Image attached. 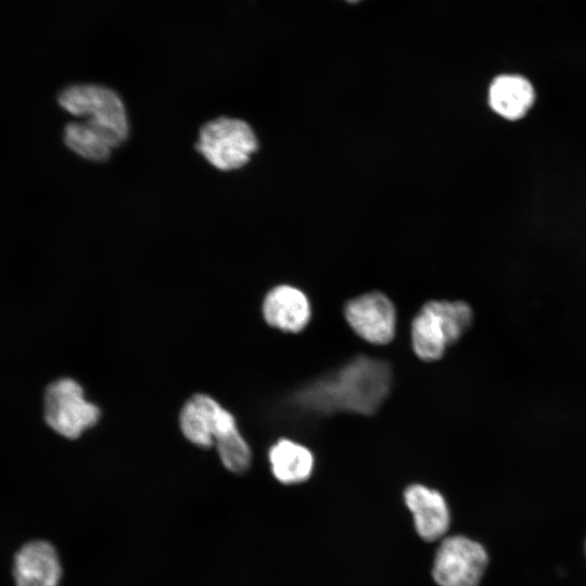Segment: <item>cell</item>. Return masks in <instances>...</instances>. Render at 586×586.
I'll use <instances>...</instances> for the list:
<instances>
[{
  "label": "cell",
  "mask_w": 586,
  "mask_h": 586,
  "mask_svg": "<svg viewBox=\"0 0 586 586\" xmlns=\"http://www.w3.org/2000/svg\"><path fill=\"white\" fill-rule=\"evenodd\" d=\"M273 476L283 484H298L309 479L314 455L306 446L286 438L279 440L268 453Z\"/></svg>",
  "instance_id": "13"
},
{
  "label": "cell",
  "mask_w": 586,
  "mask_h": 586,
  "mask_svg": "<svg viewBox=\"0 0 586 586\" xmlns=\"http://www.w3.org/2000/svg\"><path fill=\"white\" fill-rule=\"evenodd\" d=\"M196 150L216 168L232 170L244 166L258 142L250 125L241 119L219 117L205 124Z\"/></svg>",
  "instance_id": "4"
},
{
  "label": "cell",
  "mask_w": 586,
  "mask_h": 586,
  "mask_svg": "<svg viewBox=\"0 0 586 586\" xmlns=\"http://www.w3.org/2000/svg\"><path fill=\"white\" fill-rule=\"evenodd\" d=\"M346 1H348V2H357L359 0H346Z\"/></svg>",
  "instance_id": "15"
},
{
  "label": "cell",
  "mask_w": 586,
  "mask_h": 586,
  "mask_svg": "<svg viewBox=\"0 0 586 586\" xmlns=\"http://www.w3.org/2000/svg\"><path fill=\"white\" fill-rule=\"evenodd\" d=\"M100 418V409L84 396L80 384L63 378L49 384L44 392V420L66 438H77Z\"/></svg>",
  "instance_id": "5"
},
{
  "label": "cell",
  "mask_w": 586,
  "mask_h": 586,
  "mask_svg": "<svg viewBox=\"0 0 586 586\" xmlns=\"http://www.w3.org/2000/svg\"><path fill=\"white\" fill-rule=\"evenodd\" d=\"M532 84L520 75L506 74L496 77L488 90L491 109L507 119L524 116L534 103Z\"/></svg>",
  "instance_id": "12"
},
{
  "label": "cell",
  "mask_w": 586,
  "mask_h": 586,
  "mask_svg": "<svg viewBox=\"0 0 586 586\" xmlns=\"http://www.w3.org/2000/svg\"><path fill=\"white\" fill-rule=\"evenodd\" d=\"M404 498L412 513L416 531L422 539L435 542L446 534L450 514L440 492L422 484H412L405 489Z\"/></svg>",
  "instance_id": "10"
},
{
  "label": "cell",
  "mask_w": 586,
  "mask_h": 586,
  "mask_svg": "<svg viewBox=\"0 0 586 586\" xmlns=\"http://www.w3.org/2000/svg\"><path fill=\"white\" fill-rule=\"evenodd\" d=\"M59 103L72 115L85 117L117 145L126 140L128 122L125 106L113 90L98 85L71 86L61 92Z\"/></svg>",
  "instance_id": "3"
},
{
  "label": "cell",
  "mask_w": 586,
  "mask_h": 586,
  "mask_svg": "<svg viewBox=\"0 0 586 586\" xmlns=\"http://www.w3.org/2000/svg\"><path fill=\"white\" fill-rule=\"evenodd\" d=\"M183 435L201 447L226 448L242 438L233 416L215 399L204 394L192 396L179 417Z\"/></svg>",
  "instance_id": "6"
},
{
  "label": "cell",
  "mask_w": 586,
  "mask_h": 586,
  "mask_svg": "<svg viewBox=\"0 0 586 586\" xmlns=\"http://www.w3.org/2000/svg\"><path fill=\"white\" fill-rule=\"evenodd\" d=\"M344 317L352 330L368 343L384 345L396 332V309L383 293L374 291L349 300Z\"/></svg>",
  "instance_id": "8"
},
{
  "label": "cell",
  "mask_w": 586,
  "mask_h": 586,
  "mask_svg": "<svg viewBox=\"0 0 586 586\" xmlns=\"http://www.w3.org/2000/svg\"><path fill=\"white\" fill-rule=\"evenodd\" d=\"M392 382L387 362L357 356L339 370L326 374L301 390L298 404L308 412H374L388 394Z\"/></svg>",
  "instance_id": "1"
},
{
  "label": "cell",
  "mask_w": 586,
  "mask_h": 586,
  "mask_svg": "<svg viewBox=\"0 0 586 586\" xmlns=\"http://www.w3.org/2000/svg\"><path fill=\"white\" fill-rule=\"evenodd\" d=\"M15 586H59L62 565L54 546L47 540L24 544L14 555Z\"/></svg>",
  "instance_id": "9"
},
{
  "label": "cell",
  "mask_w": 586,
  "mask_h": 586,
  "mask_svg": "<svg viewBox=\"0 0 586 586\" xmlns=\"http://www.w3.org/2000/svg\"><path fill=\"white\" fill-rule=\"evenodd\" d=\"M263 315L269 326L284 332L297 333L308 324L311 307L303 291L281 284L265 296Z\"/></svg>",
  "instance_id": "11"
},
{
  "label": "cell",
  "mask_w": 586,
  "mask_h": 586,
  "mask_svg": "<svg viewBox=\"0 0 586 586\" xmlns=\"http://www.w3.org/2000/svg\"><path fill=\"white\" fill-rule=\"evenodd\" d=\"M470 307L460 301H430L411 322V345L422 360H438L469 328Z\"/></svg>",
  "instance_id": "2"
},
{
  "label": "cell",
  "mask_w": 586,
  "mask_h": 586,
  "mask_svg": "<svg viewBox=\"0 0 586 586\" xmlns=\"http://www.w3.org/2000/svg\"><path fill=\"white\" fill-rule=\"evenodd\" d=\"M487 563V552L480 543L450 536L436 551L432 574L440 586H479Z\"/></svg>",
  "instance_id": "7"
},
{
  "label": "cell",
  "mask_w": 586,
  "mask_h": 586,
  "mask_svg": "<svg viewBox=\"0 0 586 586\" xmlns=\"http://www.w3.org/2000/svg\"><path fill=\"white\" fill-rule=\"evenodd\" d=\"M64 141L72 151L91 161L107 160L112 149L118 146L109 135L88 122L66 125Z\"/></svg>",
  "instance_id": "14"
}]
</instances>
